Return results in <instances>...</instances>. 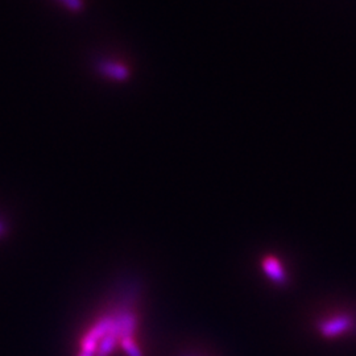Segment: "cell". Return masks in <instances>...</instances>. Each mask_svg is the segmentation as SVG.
Returning <instances> with one entry per match:
<instances>
[{"label": "cell", "instance_id": "obj_1", "mask_svg": "<svg viewBox=\"0 0 356 356\" xmlns=\"http://www.w3.org/2000/svg\"><path fill=\"white\" fill-rule=\"evenodd\" d=\"M137 330V317L128 308H120L118 312L107 314L91 328L83 341L79 356H108L120 344L128 356H143L139 344L135 341Z\"/></svg>", "mask_w": 356, "mask_h": 356}, {"label": "cell", "instance_id": "obj_2", "mask_svg": "<svg viewBox=\"0 0 356 356\" xmlns=\"http://www.w3.org/2000/svg\"><path fill=\"white\" fill-rule=\"evenodd\" d=\"M353 318L346 314H335L333 317H328L324 319L318 325V331L325 338H335L341 337L346 331H348L353 327Z\"/></svg>", "mask_w": 356, "mask_h": 356}, {"label": "cell", "instance_id": "obj_3", "mask_svg": "<svg viewBox=\"0 0 356 356\" xmlns=\"http://www.w3.org/2000/svg\"><path fill=\"white\" fill-rule=\"evenodd\" d=\"M261 269L268 280L276 285H285L288 281L286 269L276 256H264L261 260Z\"/></svg>", "mask_w": 356, "mask_h": 356}, {"label": "cell", "instance_id": "obj_4", "mask_svg": "<svg viewBox=\"0 0 356 356\" xmlns=\"http://www.w3.org/2000/svg\"><path fill=\"white\" fill-rule=\"evenodd\" d=\"M55 3H57L62 8H65L69 12L73 14H79L82 12L83 7H85V0H53Z\"/></svg>", "mask_w": 356, "mask_h": 356}]
</instances>
